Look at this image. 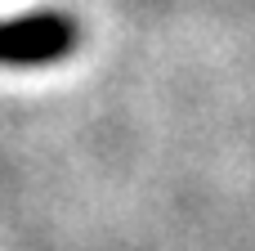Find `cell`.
<instances>
[{
    "mask_svg": "<svg viewBox=\"0 0 255 251\" xmlns=\"http://www.w3.org/2000/svg\"><path fill=\"white\" fill-rule=\"evenodd\" d=\"M81 31L58 9H36L0 22V67H45L76 49Z\"/></svg>",
    "mask_w": 255,
    "mask_h": 251,
    "instance_id": "obj_1",
    "label": "cell"
}]
</instances>
